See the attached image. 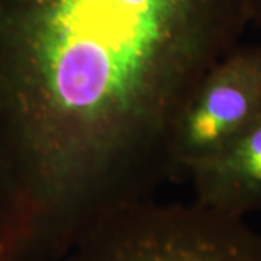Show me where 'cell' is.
I'll list each match as a JSON object with an SVG mask.
<instances>
[{
  "mask_svg": "<svg viewBox=\"0 0 261 261\" xmlns=\"http://www.w3.org/2000/svg\"><path fill=\"white\" fill-rule=\"evenodd\" d=\"M254 0H0V237L75 243L174 177L178 118Z\"/></svg>",
  "mask_w": 261,
  "mask_h": 261,
  "instance_id": "6da1fadb",
  "label": "cell"
},
{
  "mask_svg": "<svg viewBox=\"0 0 261 261\" xmlns=\"http://www.w3.org/2000/svg\"><path fill=\"white\" fill-rule=\"evenodd\" d=\"M63 261H261V232L196 200L147 199L103 218Z\"/></svg>",
  "mask_w": 261,
  "mask_h": 261,
  "instance_id": "7a4b0ae2",
  "label": "cell"
},
{
  "mask_svg": "<svg viewBox=\"0 0 261 261\" xmlns=\"http://www.w3.org/2000/svg\"><path fill=\"white\" fill-rule=\"evenodd\" d=\"M260 116L261 39L232 48L190 96L173 140L174 176L228 148Z\"/></svg>",
  "mask_w": 261,
  "mask_h": 261,
  "instance_id": "3957f363",
  "label": "cell"
},
{
  "mask_svg": "<svg viewBox=\"0 0 261 261\" xmlns=\"http://www.w3.org/2000/svg\"><path fill=\"white\" fill-rule=\"evenodd\" d=\"M195 200L245 218L261 211V116L228 148L187 173Z\"/></svg>",
  "mask_w": 261,
  "mask_h": 261,
  "instance_id": "277c9868",
  "label": "cell"
},
{
  "mask_svg": "<svg viewBox=\"0 0 261 261\" xmlns=\"http://www.w3.org/2000/svg\"><path fill=\"white\" fill-rule=\"evenodd\" d=\"M255 3V19L261 23V0H254Z\"/></svg>",
  "mask_w": 261,
  "mask_h": 261,
  "instance_id": "5b68a950",
  "label": "cell"
}]
</instances>
